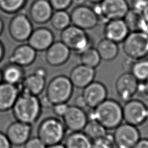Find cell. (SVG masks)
Returning a JSON list of instances; mask_svg holds the SVG:
<instances>
[{"instance_id": "17", "label": "cell", "mask_w": 148, "mask_h": 148, "mask_svg": "<svg viewBox=\"0 0 148 148\" xmlns=\"http://www.w3.org/2000/svg\"><path fill=\"white\" fill-rule=\"evenodd\" d=\"M82 95L87 107L93 109L107 98L108 90L102 82L94 80L83 89Z\"/></svg>"}, {"instance_id": "21", "label": "cell", "mask_w": 148, "mask_h": 148, "mask_svg": "<svg viewBox=\"0 0 148 148\" xmlns=\"http://www.w3.org/2000/svg\"><path fill=\"white\" fill-rule=\"evenodd\" d=\"M95 69L82 64L74 66L68 76L74 87L83 89L94 80Z\"/></svg>"}, {"instance_id": "33", "label": "cell", "mask_w": 148, "mask_h": 148, "mask_svg": "<svg viewBox=\"0 0 148 148\" xmlns=\"http://www.w3.org/2000/svg\"><path fill=\"white\" fill-rule=\"evenodd\" d=\"M112 134H106L105 136L93 140L91 148H114Z\"/></svg>"}, {"instance_id": "47", "label": "cell", "mask_w": 148, "mask_h": 148, "mask_svg": "<svg viewBox=\"0 0 148 148\" xmlns=\"http://www.w3.org/2000/svg\"><path fill=\"white\" fill-rule=\"evenodd\" d=\"M143 18L148 21V6L146 8V9L144 10L142 14Z\"/></svg>"}, {"instance_id": "26", "label": "cell", "mask_w": 148, "mask_h": 148, "mask_svg": "<svg viewBox=\"0 0 148 148\" xmlns=\"http://www.w3.org/2000/svg\"><path fill=\"white\" fill-rule=\"evenodd\" d=\"M66 148H91L92 140L83 131L70 132L64 139Z\"/></svg>"}, {"instance_id": "10", "label": "cell", "mask_w": 148, "mask_h": 148, "mask_svg": "<svg viewBox=\"0 0 148 148\" xmlns=\"http://www.w3.org/2000/svg\"><path fill=\"white\" fill-rule=\"evenodd\" d=\"M70 16L71 24L85 31L95 28L100 21L92 8L85 4L75 6L71 10Z\"/></svg>"}, {"instance_id": "13", "label": "cell", "mask_w": 148, "mask_h": 148, "mask_svg": "<svg viewBox=\"0 0 148 148\" xmlns=\"http://www.w3.org/2000/svg\"><path fill=\"white\" fill-rule=\"evenodd\" d=\"M139 81L129 72L120 75L115 83V89L119 98L124 102L133 98L138 92Z\"/></svg>"}, {"instance_id": "49", "label": "cell", "mask_w": 148, "mask_h": 148, "mask_svg": "<svg viewBox=\"0 0 148 148\" xmlns=\"http://www.w3.org/2000/svg\"><path fill=\"white\" fill-rule=\"evenodd\" d=\"M88 1H89L90 3L94 4V3H99L101 2L102 0H87Z\"/></svg>"}, {"instance_id": "37", "label": "cell", "mask_w": 148, "mask_h": 148, "mask_svg": "<svg viewBox=\"0 0 148 148\" xmlns=\"http://www.w3.org/2000/svg\"><path fill=\"white\" fill-rule=\"evenodd\" d=\"M69 106L67 103H59L53 105L51 108L54 114L57 117L62 118L66 113Z\"/></svg>"}, {"instance_id": "40", "label": "cell", "mask_w": 148, "mask_h": 148, "mask_svg": "<svg viewBox=\"0 0 148 148\" xmlns=\"http://www.w3.org/2000/svg\"><path fill=\"white\" fill-rule=\"evenodd\" d=\"M74 103H75L74 105L76 106L78 108L83 109L84 110L86 108H88L87 105V103H86V102L84 97H83V95L82 94L77 95L75 98V99L74 100Z\"/></svg>"}, {"instance_id": "16", "label": "cell", "mask_w": 148, "mask_h": 148, "mask_svg": "<svg viewBox=\"0 0 148 148\" xmlns=\"http://www.w3.org/2000/svg\"><path fill=\"white\" fill-rule=\"evenodd\" d=\"M71 51L61 40L54 41L45 51V61L51 66H60L69 60Z\"/></svg>"}, {"instance_id": "32", "label": "cell", "mask_w": 148, "mask_h": 148, "mask_svg": "<svg viewBox=\"0 0 148 148\" xmlns=\"http://www.w3.org/2000/svg\"><path fill=\"white\" fill-rule=\"evenodd\" d=\"M142 17V14L130 9L123 18V20L127 24L130 31L131 32L138 31L139 25Z\"/></svg>"}, {"instance_id": "35", "label": "cell", "mask_w": 148, "mask_h": 148, "mask_svg": "<svg viewBox=\"0 0 148 148\" xmlns=\"http://www.w3.org/2000/svg\"><path fill=\"white\" fill-rule=\"evenodd\" d=\"M148 6V0H131L130 9L140 14Z\"/></svg>"}, {"instance_id": "30", "label": "cell", "mask_w": 148, "mask_h": 148, "mask_svg": "<svg viewBox=\"0 0 148 148\" xmlns=\"http://www.w3.org/2000/svg\"><path fill=\"white\" fill-rule=\"evenodd\" d=\"M28 0H0V10L7 14L20 12L27 5Z\"/></svg>"}, {"instance_id": "44", "label": "cell", "mask_w": 148, "mask_h": 148, "mask_svg": "<svg viewBox=\"0 0 148 148\" xmlns=\"http://www.w3.org/2000/svg\"><path fill=\"white\" fill-rule=\"evenodd\" d=\"M5 55V48L3 43L0 40V62L3 60Z\"/></svg>"}, {"instance_id": "9", "label": "cell", "mask_w": 148, "mask_h": 148, "mask_svg": "<svg viewBox=\"0 0 148 148\" xmlns=\"http://www.w3.org/2000/svg\"><path fill=\"white\" fill-rule=\"evenodd\" d=\"M116 148H133L140 139L137 127L128 123H121L112 134Z\"/></svg>"}, {"instance_id": "41", "label": "cell", "mask_w": 148, "mask_h": 148, "mask_svg": "<svg viewBox=\"0 0 148 148\" xmlns=\"http://www.w3.org/2000/svg\"><path fill=\"white\" fill-rule=\"evenodd\" d=\"M138 31L144 33L148 36V21L145 20L143 16L139 25Z\"/></svg>"}, {"instance_id": "14", "label": "cell", "mask_w": 148, "mask_h": 148, "mask_svg": "<svg viewBox=\"0 0 148 148\" xmlns=\"http://www.w3.org/2000/svg\"><path fill=\"white\" fill-rule=\"evenodd\" d=\"M62 121L67 131H82L88 121V118L84 109L73 105L69 106L66 113L62 117Z\"/></svg>"}, {"instance_id": "45", "label": "cell", "mask_w": 148, "mask_h": 148, "mask_svg": "<svg viewBox=\"0 0 148 148\" xmlns=\"http://www.w3.org/2000/svg\"><path fill=\"white\" fill-rule=\"evenodd\" d=\"M46 148H66V147L64 144H62V143H60L57 144L46 146Z\"/></svg>"}, {"instance_id": "46", "label": "cell", "mask_w": 148, "mask_h": 148, "mask_svg": "<svg viewBox=\"0 0 148 148\" xmlns=\"http://www.w3.org/2000/svg\"><path fill=\"white\" fill-rule=\"evenodd\" d=\"M87 0H72V4H74L75 6L84 5Z\"/></svg>"}, {"instance_id": "20", "label": "cell", "mask_w": 148, "mask_h": 148, "mask_svg": "<svg viewBox=\"0 0 148 148\" xmlns=\"http://www.w3.org/2000/svg\"><path fill=\"white\" fill-rule=\"evenodd\" d=\"M37 57V51L28 43L16 47L9 57V62L23 68L32 65Z\"/></svg>"}, {"instance_id": "19", "label": "cell", "mask_w": 148, "mask_h": 148, "mask_svg": "<svg viewBox=\"0 0 148 148\" xmlns=\"http://www.w3.org/2000/svg\"><path fill=\"white\" fill-rule=\"evenodd\" d=\"M53 12L49 0H34L29 8V17L35 24L43 25L50 21Z\"/></svg>"}, {"instance_id": "6", "label": "cell", "mask_w": 148, "mask_h": 148, "mask_svg": "<svg viewBox=\"0 0 148 148\" xmlns=\"http://www.w3.org/2000/svg\"><path fill=\"white\" fill-rule=\"evenodd\" d=\"M122 43L127 57L136 60L148 56V36L139 31L130 32Z\"/></svg>"}, {"instance_id": "3", "label": "cell", "mask_w": 148, "mask_h": 148, "mask_svg": "<svg viewBox=\"0 0 148 148\" xmlns=\"http://www.w3.org/2000/svg\"><path fill=\"white\" fill-rule=\"evenodd\" d=\"M73 88L69 77L64 75H57L46 85L45 96L52 106L59 103H67L73 95Z\"/></svg>"}, {"instance_id": "28", "label": "cell", "mask_w": 148, "mask_h": 148, "mask_svg": "<svg viewBox=\"0 0 148 148\" xmlns=\"http://www.w3.org/2000/svg\"><path fill=\"white\" fill-rule=\"evenodd\" d=\"M92 140L106 135L107 130L99 122L94 120H88L83 131Z\"/></svg>"}, {"instance_id": "38", "label": "cell", "mask_w": 148, "mask_h": 148, "mask_svg": "<svg viewBox=\"0 0 148 148\" xmlns=\"http://www.w3.org/2000/svg\"><path fill=\"white\" fill-rule=\"evenodd\" d=\"M12 146L6 134L0 131V148H12Z\"/></svg>"}, {"instance_id": "27", "label": "cell", "mask_w": 148, "mask_h": 148, "mask_svg": "<svg viewBox=\"0 0 148 148\" xmlns=\"http://www.w3.org/2000/svg\"><path fill=\"white\" fill-rule=\"evenodd\" d=\"M49 22L54 29L61 31L71 24L70 13L66 10H54Z\"/></svg>"}, {"instance_id": "34", "label": "cell", "mask_w": 148, "mask_h": 148, "mask_svg": "<svg viewBox=\"0 0 148 148\" xmlns=\"http://www.w3.org/2000/svg\"><path fill=\"white\" fill-rule=\"evenodd\" d=\"M54 10H66L72 5V0H49Z\"/></svg>"}, {"instance_id": "12", "label": "cell", "mask_w": 148, "mask_h": 148, "mask_svg": "<svg viewBox=\"0 0 148 148\" xmlns=\"http://www.w3.org/2000/svg\"><path fill=\"white\" fill-rule=\"evenodd\" d=\"M102 10L101 21L123 18L130 9L127 0H102L99 2Z\"/></svg>"}, {"instance_id": "15", "label": "cell", "mask_w": 148, "mask_h": 148, "mask_svg": "<svg viewBox=\"0 0 148 148\" xmlns=\"http://www.w3.org/2000/svg\"><path fill=\"white\" fill-rule=\"evenodd\" d=\"M32 130L31 125L16 120L8 126L5 134L13 146L20 147L31 137Z\"/></svg>"}, {"instance_id": "36", "label": "cell", "mask_w": 148, "mask_h": 148, "mask_svg": "<svg viewBox=\"0 0 148 148\" xmlns=\"http://www.w3.org/2000/svg\"><path fill=\"white\" fill-rule=\"evenodd\" d=\"M45 144L38 137H30L23 145V148H46Z\"/></svg>"}, {"instance_id": "29", "label": "cell", "mask_w": 148, "mask_h": 148, "mask_svg": "<svg viewBox=\"0 0 148 148\" xmlns=\"http://www.w3.org/2000/svg\"><path fill=\"white\" fill-rule=\"evenodd\" d=\"M79 56L81 64L94 69L99 65L102 60L97 50L94 47L89 48Z\"/></svg>"}, {"instance_id": "39", "label": "cell", "mask_w": 148, "mask_h": 148, "mask_svg": "<svg viewBox=\"0 0 148 148\" xmlns=\"http://www.w3.org/2000/svg\"><path fill=\"white\" fill-rule=\"evenodd\" d=\"M138 92L148 96V78L143 82H139Z\"/></svg>"}, {"instance_id": "48", "label": "cell", "mask_w": 148, "mask_h": 148, "mask_svg": "<svg viewBox=\"0 0 148 148\" xmlns=\"http://www.w3.org/2000/svg\"><path fill=\"white\" fill-rule=\"evenodd\" d=\"M4 29V22L2 18L0 17V36L2 35Z\"/></svg>"}, {"instance_id": "22", "label": "cell", "mask_w": 148, "mask_h": 148, "mask_svg": "<svg viewBox=\"0 0 148 148\" xmlns=\"http://www.w3.org/2000/svg\"><path fill=\"white\" fill-rule=\"evenodd\" d=\"M103 31L105 38L117 43L123 42L130 32L123 18L107 21Z\"/></svg>"}, {"instance_id": "5", "label": "cell", "mask_w": 148, "mask_h": 148, "mask_svg": "<svg viewBox=\"0 0 148 148\" xmlns=\"http://www.w3.org/2000/svg\"><path fill=\"white\" fill-rule=\"evenodd\" d=\"M60 40L78 55L93 47L94 44L92 38L86 31L73 24L61 31Z\"/></svg>"}, {"instance_id": "2", "label": "cell", "mask_w": 148, "mask_h": 148, "mask_svg": "<svg viewBox=\"0 0 148 148\" xmlns=\"http://www.w3.org/2000/svg\"><path fill=\"white\" fill-rule=\"evenodd\" d=\"M42 110L40 99L28 93L20 91L12 111L16 120L30 125L35 123L39 119Z\"/></svg>"}, {"instance_id": "8", "label": "cell", "mask_w": 148, "mask_h": 148, "mask_svg": "<svg viewBox=\"0 0 148 148\" xmlns=\"http://www.w3.org/2000/svg\"><path fill=\"white\" fill-rule=\"evenodd\" d=\"M34 29L32 21L28 15L18 12L11 18L9 26V34L14 41L25 42L28 40Z\"/></svg>"}, {"instance_id": "31", "label": "cell", "mask_w": 148, "mask_h": 148, "mask_svg": "<svg viewBox=\"0 0 148 148\" xmlns=\"http://www.w3.org/2000/svg\"><path fill=\"white\" fill-rule=\"evenodd\" d=\"M130 72L139 82L145 81L148 78V58L135 60Z\"/></svg>"}, {"instance_id": "1", "label": "cell", "mask_w": 148, "mask_h": 148, "mask_svg": "<svg viewBox=\"0 0 148 148\" xmlns=\"http://www.w3.org/2000/svg\"><path fill=\"white\" fill-rule=\"evenodd\" d=\"M87 113L88 120H94L107 130H114L123 120V108L115 99L106 98Z\"/></svg>"}, {"instance_id": "4", "label": "cell", "mask_w": 148, "mask_h": 148, "mask_svg": "<svg viewBox=\"0 0 148 148\" xmlns=\"http://www.w3.org/2000/svg\"><path fill=\"white\" fill-rule=\"evenodd\" d=\"M66 129L61 120L57 117H48L38 125L37 136L46 146L62 143L66 136Z\"/></svg>"}, {"instance_id": "50", "label": "cell", "mask_w": 148, "mask_h": 148, "mask_svg": "<svg viewBox=\"0 0 148 148\" xmlns=\"http://www.w3.org/2000/svg\"><path fill=\"white\" fill-rule=\"evenodd\" d=\"M3 82L2 79V69L0 68V84Z\"/></svg>"}, {"instance_id": "25", "label": "cell", "mask_w": 148, "mask_h": 148, "mask_svg": "<svg viewBox=\"0 0 148 148\" xmlns=\"http://www.w3.org/2000/svg\"><path fill=\"white\" fill-rule=\"evenodd\" d=\"M97 50L102 60L112 61L118 56L119 48L118 43L106 38L100 40L97 44Z\"/></svg>"}, {"instance_id": "23", "label": "cell", "mask_w": 148, "mask_h": 148, "mask_svg": "<svg viewBox=\"0 0 148 148\" xmlns=\"http://www.w3.org/2000/svg\"><path fill=\"white\" fill-rule=\"evenodd\" d=\"M20 93L19 86L2 82L0 84V112L12 110Z\"/></svg>"}, {"instance_id": "24", "label": "cell", "mask_w": 148, "mask_h": 148, "mask_svg": "<svg viewBox=\"0 0 148 148\" xmlns=\"http://www.w3.org/2000/svg\"><path fill=\"white\" fill-rule=\"evenodd\" d=\"M1 69L3 82L10 84L20 86L25 76L24 68L12 63L9 62Z\"/></svg>"}, {"instance_id": "11", "label": "cell", "mask_w": 148, "mask_h": 148, "mask_svg": "<svg viewBox=\"0 0 148 148\" xmlns=\"http://www.w3.org/2000/svg\"><path fill=\"white\" fill-rule=\"evenodd\" d=\"M46 76L47 71L45 68H36L33 73L25 76L19 86L20 91L38 97L45 90Z\"/></svg>"}, {"instance_id": "7", "label": "cell", "mask_w": 148, "mask_h": 148, "mask_svg": "<svg viewBox=\"0 0 148 148\" xmlns=\"http://www.w3.org/2000/svg\"><path fill=\"white\" fill-rule=\"evenodd\" d=\"M122 108L125 123L138 127L148 121V106L143 101L132 98L125 102Z\"/></svg>"}, {"instance_id": "18", "label": "cell", "mask_w": 148, "mask_h": 148, "mask_svg": "<svg viewBox=\"0 0 148 148\" xmlns=\"http://www.w3.org/2000/svg\"><path fill=\"white\" fill-rule=\"evenodd\" d=\"M54 41L52 31L45 27L34 29L27 40L28 43L37 52L45 51Z\"/></svg>"}, {"instance_id": "42", "label": "cell", "mask_w": 148, "mask_h": 148, "mask_svg": "<svg viewBox=\"0 0 148 148\" xmlns=\"http://www.w3.org/2000/svg\"><path fill=\"white\" fill-rule=\"evenodd\" d=\"M134 61L135 60H133L129 57H127L126 59H125L123 61V67L126 71V72H130Z\"/></svg>"}, {"instance_id": "43", "label": "cell", "mask_w": 148, "mask_h": 148, "mask_svg": "<svg viewBox=\"0 0 148 148\" xmlns=\"http://www.w3.org/2000/svg\"><path fill=\"white\" fill-rule=\"evenodd\" d=\"M133 148H148V138H140Z\"/></svg>"}]
</instances>
